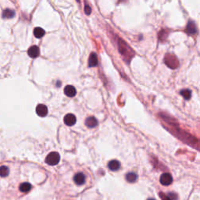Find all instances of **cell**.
Returning a JSON list of instances; mask_svg holds the SVG:
<instances>
[{"mask_svg":"<svg viewBox=\"0 0 200 200\" xmlns=\"http://www.w3.org/2000/svg\"><path fill=\"white\" fill-rule=\"evenodd\" d=\"M118 46H119V50L120 53L124 56L125 60H131L132 58V56L134 55V52L132 51V49L128 46L126 42H124L122 39H118Z\"/></svg>","mask_w":200,"mask_h":200,"instance_id":"1","label":"cell"},{"mask_svg":"<svg viewBox=\"0 0 200 200\" xmlns=\"http://www.w3.org/2000/svg\"><path fill=\"white\" fill-rule=\"evenodd\" d=\"M60 160V156L58 153L56 152H53L50 153L46 158V163H47L48 165L50 166H55L57 165Z\"/></svg>","mask_w":200,"mask_h":200,"instance_id":"2","label":"cell"},{"mask_svg":"<svg viewBox=\"0 0 200 200\" xmlns=\"http://www.w3.org/2000/svg\"><path fill=\"white\" fill-rule=\"evenodd\" d=\"M164 62H165L167 67L171 69L177 68L178 67V65H179V62H178V60H177L175 56L174 55L169 54V53L165 56Z\"/></svg>","mask_w":200,"mask_h":200,"instance_id":"3","label":"cell"},{"mask_svg":"<svg viewBox=\"0 0 200 200\" xmlns=\"http://www.w3.org/2000/svg\"><path fill=\"white\" fill-rule=\"evenodd\" d=\"M160 181L162 185L168 186V185H170V184L172 183L173 177L172 176L170 175V174H168V173H164V174H163L160 176Z\"/></svg>","mask_w":200,"mask_h":200,"instance_id":"4","label":"cell"},{"mask_svg":"<svg viewBox=\"0 0 200 200\" xmlns=\"http://www.w3.org/2000/svg\"><path fill=\"white\" fill-rule=\"evenodd\" d=\"M36 113L41 117H44L48 114V108L46 105L39 104L36 107Z\"/></svg>","mask_w":200,"mask_h":200,"instance_id":"5","label":"cell"},{"mask_svg":"<svg viewBox=\"0 0 200 200\" xmlns=\"http://www.w3.org/2000/svg\"><path fill=\"white\" fill-rule=\"evenodd\" d=\"M76 121H77L76 117L72 113L67 114L64 117V123L67 126H73L76 124Z\"/></svg>","mask_w":200,"mask_h":200,"instance_id":"6","label":"cell"},{"mask_svg":"<svg viewBox=\"0 0 200 200\" xmlns=\"http://www.w3.org/2000/svg\"><path fill=\"white\" fill-rule=\"evenodd\" d=\"M185 31L190 35H194L197 33L196 25H195V24L194 23L193 21L190 20L189 22H188Z\"/></svg>","mask_w":200,"mask_h":200,"instance_id":"7","label":"cell"},{"mask_svg":"<svg viewBox=\"0 0 200 200\" xmlns=\"http://www.w3.org/2000/svg\"><path fill=\"white\" fill-rule=\"evenodd\" d=\"M74 181L77 185H83L85 183V176L82 173H77L74 175Z\"/></svg>","mask_w":200,"mask_h":200,"instance_id":"8","label":"cell"},{"mask_svg":"<svg viewBox=\"0 0 200 200\" xmlns=\"http://www.w3.org/2000/svg\"><path fill=\"white\" fill-rule=\"evenodd\" d=\"M39 53H40V50H39V48L37 46H33L29 48L28 51V56L31 57V58H36L39 56Z\"/></svg>","mask_w":200,"mask_h":200,"instance_id":"9","label":"cell"},{"mask_svg":"<svg viewBox=\"0 0 200 200\" xmlns=\"http://www.w3.org/2000/svg\"><path fill=\"white\" fill-rule=\"evenodd\" d=\"M64 93H65V95L67 96L72 98V97L75 96L77 91H76L75 88L74 86H72V85H67L64 88Z\"/></svg>","mask_w":200,"mask_h":200,"instance_id":"10","label":"cell"},{"mask_svg":"<svg viewBox=\"0 0 200 200\" xmlns=\"http://www.w3.org/2000/svg\"><path fill=\"white\" fill-rule=\"evenodd\" d=\"M85 125L89 128H94L98 125V120L94 117H89L85 120Z\"/></svg>","mask_w":200,"mask_h":200,"instance_id":"11","label":"cell"},{"mask_svg":"<svg viewBox=\"0 0 200 200\" xmlns=\"http://www.w3.org/2000/svg\"><path fill=\"white\" fill-rule=\"evenodd\" d=\"M97 64H98V56L95 53H91L88 60V66L89 67H96Z\"/></svg>","mask_w":200,"mask_h":200,"instance_id":"12","label":"cell"},{"mask_svg":"<svg viewBox=\"0 0 200 200\" xmlns=\"http://www.w3.org/2000/svg\"><path fill=\"white\" fill-rule=\"evenodd\" d=\"M108 167L109 170H113V171H117L120 167V163L117 160H111L108 164Z\"/></svg>","mask_w":200,"mask_h":200,"instance_id":"13","label":"cell"},{"mask_svg":"<svg viewBox=\"0 0 200 200\" xmlns=\"http://www.w3.org/2000/svg\"><path fill=\"white\" fill-rule=\"evenodd\" d=\"M14 16H15V12L9 9H5L2 14V18H5V19H10V18L13 17Z\"/></svg>","mask_w":200,"mask_h":200,"instance_id":"14","label":"cell"},{"mask_svg":"<svg viewBox=\"0 0 200 200\" xmlns=\"http://www.w3.org/2000/svg\"><path fill=\"white\" fill-rule=\"evenodd\" d=\"M31 188H32L31 184L30 183H28V182L22 183L19 187L20 191L21 192H28V191L31 189Z\"/></svg>","mask_w":200,"mask_h":200,"instance_id":"15","label":"cell"},{"mask_svg":"<svg viewBox=\"0 0 200 200\" xmlns=\"http://www.w3.org/2000/svg\"><path fill=\"white\" fill-rule=\"evenodd\" d=\"M138 179V175L135 173L130 172L128 173L126 175V180L129 183H134Z\"/></svg>","mask_w":200,"mask_h":200,"instance_id":"16","label":"cell"},{"mask_svg":"<svg viewBox=\"0 0 200 200\" xmlns=\"http://www.w3.org/2000/svg\"><path fill=\"white\" fill-rule=\"evenodd\" d=\"M34 35L37 39H41L44 36L45 31L41 28H35L34 30Z\"/></svg>","mask_w":200,"mask_h":200,"instance_id":"17","label":"cell"},{"mask_svg":"<svg viewBox=\"0 0 200 200\" xmlns=\"http://www.w3.org/2000/svg\"><path fill=\"white\" fill-rule=\"evenodd\" d=\"M9 174V168L6 166H2L0 167V177H7Z\"/></svg>","mask_w":200,"mask_h":200,"instance_id":"18","label":"cell"},{"mask_svg":"<svg viewBox=\"0 0 200 200\" xmlns=\"http://www.w3.org/2000/svg\"><path fill=\"white\" fill-rule=\"evenodd\" d=\"M181 95H182L185 99L188 100V99H190V98H191V91L188 89H183L181 91Z\"/></svg>","mask_w":200,"mask_h":200,"instance_id":"19","label":"cell"},{"mask_svg":"<svg viewBox=\"0 0 200 200\" xmlns=\"http://www.w3.org/2000/svg\"><path fill=\"white\" fill-rule=\"evenodd\" d=\"M84 12H85V13H86L87 15H90L91 13V7H90L86 2H85V6H84Z\"/></svg>","mask_w":200,"mask_h":200,"instance_id":"20","label":"cell"},{"mask_svg":"<svg viewBox=\"0 0 200 200\" xmlns=\"http://www.w3.org/2000/svg\"><path fill=\"white\" fill-rule=\"evenodd\" d=\"M147 200H156L155 198H148Z\"/></svg>","mask_w":200,"mask_h":200,"instance_id":"21","label":"cell"},{"mask_svg":"<svg viewBox=\"0 0 200 200\" xmlns=\"http://www.w3.org/2000/svg\"><path fill=\"white\" fill-rule=\"evenodd\" d=\"M77 2H80V0H77Z\"/></svg>","mask_w":200,"mask_h":200,"instance_id":"22","label":"cell"}]
</instances>
